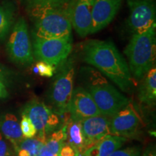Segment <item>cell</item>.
<instances>
[{"instance_id": "9c48e42d", "label": "cell", "mask_w": 156, "mask_h": 156, "mask_svg": "<svg viewBox=\"0 0 156 156\" xmlns=\"http://www.w3.org/2000/svg\"><path fill=\"white\" fill-rule=\"evenodd\" d=\"M142 125L141 117L130 102L115 114L108 116L109 132L112 135L126 138L134 136Z\"/></svg>"}, {"instance_id": "ffe728a7", "label": "cell", "mask_w": 156, "mask_h": 156, "mask_svg": "<svg viewBox=\"0 0 156 156\" xmlns=\"http://www.w3.org/2000/svg\"><path fill=\"white\" fill-rule=\"evenodd\" d=\"M45 142H46V140L40 137L34 138V139H33V138L24 139L20 143L15 151L18 149H23L28 151L30 156H36L40 151L41 148L44 145Z\"/></svg>"}, {"instance_id": "5b68a950", "label": "cell", "mask_w": 156, "mask_h": 156, "mask_svg": "<svg viewBox=\"0 0 156 156\" xmlns=\"http://www.w3.org/2000/svg\"><path fill=\"white\" fill-rule=\"evenodd\" d=\"M57 67V73L48 93V100L51 110L62 116L69 112V105L74 90L75 61L73 58H69Z\"/></svg>"}, {"instance_id": "7c38bea8", "label": "cell", "mask_w": 156, "mask_h": 156, "mask_svg": "<svg viewBox=\"0 0 156 156\" xmlns=\"http://www.w3.org/2000/svg\"><path fill=\"white\" fill-rule=\"evenodd\" d=\"M123 0H95L90 34L98 32L112 23L119 10Z\"/></svg>"}, {"instance_id": "277c9868", "label": "cell", "mask_w": 156, "mask_h": 156, "mask_svg": "<svg viewBox=\"0 0 156 156\" xmlns=\"http://www.w3.org/2000/svg\"><path fill=\"white\" fill-rule=\"evenodd\" d=\"M85 88L93 98L101 114L111 116L128 104L129 101L113 86L99 72L83 69Z\"/></svg>"}, {"instance_id": "e0dca14e", "label": "cell", "mask_w": 156, "mask_h": 156, "mask_svg": "<svg viewBox=\"0 0 156 156\" xmlns=\"http://www.w3.org/2000/svg\"><path fill=\"white\" fill-rule=\"evenodd\" d=\"M140 101L146 105L153 106L156 100V69L152 68L142 79L139 89Z\"/></svg>"}, {"instance_id": "8fae6325", "label": "cell", "mask_w": 156, "mask_h": 156, "mask_svg": "<svg viewBox=\"0 0 156 156\" xmlns=\"http://www.w3.org/2000/svg\"><path fill=\"white\" fill-rule=\"evenodd\" d=\"M69 113L72 119L79 122L90 117L102 115L91 95L82 87L73 90L69 105Z\"/></svg>"}, {"instance_id": "cb8c5ba5", "label": "cell", "mask_w": 156, "mask_h": 156, "mask_svg": "<svg viewBox=\"0 0 156 156\" xmlns=\"http://www.w3.org/2000/svg\"><path fill=\"white\" fill-rule=\"evenodd\" d=\"M11 151H9L7 144L3 140L2 136L0 134V156H9Z\"/></svg>"}, {"instance_id": "7a4b0ae2", "label": "cell", "mask_w": 156, "mask_h": 156, "mask_svg": "<svg viewBox=\"0 0 156 156\" xmlns=\"http://www.w3.org/2000/svg\"><path fill=\"white\" fill-rule=\"evenodd\" d=\"M75 0H56L26 6L34 23V38H51L72 35Z\"/></svg>"}, {"instance_id": "3957f363", "label": "cell", "mask_w": 156, "mask_h": 156, "mask_svg": "<svg viewBox=\"0 0 156 156\" xmlns=\"http://www.w3.org/2000/svg\"><path fill=\"white\" fill-rule=\"evenodd\" d=\"M156 25L132 35L124 49L129 68L135 80H141L155 65Z\"/></svg>"}, {"instance_id": "4316f807", "label": "cell", "mask_w": 156, "mask_h": 156, "mask_svg": "<svg viewBox=\"0 0 156 156\" xmlns=\"http://www.w3.org/2000/svg\"><path fill=\"white\" fill-rule=\"evenodd\" d=\"M25 5L28 6L34 4L44 2H51V1H56V0H24Z\"/></svg>"}, {"instance_id": "603a6c76", "label": "cell", "mask_w": 156, "mask_h": 156, "mask_svg": "<svg viewBox=\"0 0 156 156\" xmlns=\"http://www.w3.org/2000/svg\"><path fill=\"white\" fill-rule=\"evenodd\" d=\"M109 156H140V152L136 147H128L121 151H116Z\"/></svg>"}, {"instance_id": "d6986e66", "label": "cell", "mask_w": 156, "mask_h": 156, "mask_svg": "<svg viewBox=\"0 0 156 156\" xmlns=\"http://www.w3.org/2000/svg\"><path fill=\"white\" fill-rule=\"evenodd\" d=\"M13 11L6 5H0V40L7 36L12 25Z\"/></svg>"}, {"instance_id": "44dd1931", "label": "cell", "mask_w": 156, "mask_h": 156, "mask_svg": "<svg viewBox=\"0 0 156 156\" xmlns=\"http://www.w3.org/2000/svg\"><path fill=\"white\" fill-rule=\"evenodd\" d=\"M20 128L23 136L26 139L33 138L37 133L36 128L30 119L23 115L20 122Z\"/></svg>"}, {"instance_id": "6da1fadb", "label": "cell", "mask_w": 156, "mask_h": 156, "mask_svg": "<svg viewBox=\"0 0 156 156\" xmlns=\"http://www.w3.org/2000/svg\"><path fill=\"white\" fill-rule=\"evenodd\" d=\"M83 57L86 63L98 69L122 91L129 93L133 89L134 78L126 60L114 43L109 41H88L83 46Z\"/></svg>"}, {"instance_id": "83f0119b", "label": "cell", "mask_w": 156, "mask_h": 156, "mask_svg": "<svg viewBox=\"0 0 156 156\" xmlns=\"http://www.w3.org/2000/svg\"><path fill=\"white\" fill-rule=\"evenodd\" d=\"M7 95V90H6L5 85L2 82H0V98H5Z\"/></svg>"}, {"instance_id": "30bf717a", "label": "cell", "mask_w": 156, "mask_h": 156, "mask_svg": "<svg viewBox=\"0 0 156 156\" xmlns=\"http://www.w3.org/2000/svg\"><path fill=\"white\" fill-rule=\"evenodd\" d=\"M129 9L128 26L133 34L156 25V7L154 0H126Z\"/></svg>"}, {"instance_id": "5bb4252c", "label": "cell", "mask_w": 156, "mask_h": 156, "mask_svg": "<svg viewBox=\"0 0 156 156\" xmlns=\"http://www.w3.org/2000/svg\"><path fill=\"white\" fill-rule=\"evenodd\" d=\"M95 0H75L72 25L74 30L80 37L90 34L92 26V12Z\"/></svg>"}, {"instance_id": "ba28073f", "label": "cell", "mask_w": 156, "mask_h": 156, "mask_svg": "<svg viewBox=\"0 0 156 156\" xmlns=\"http://www.w3.org/2000/svg\"><path fill=\"white\" fill-rule=\"evenodd\" d=\"M22 114L28 117L38 132V137L46 140V136L57 131L61 122L59 115L54 113L51 108L38 99L34 98L25 104Z\"/></svg>"}, {"instance_id": "f1b7e54d", "label": "cell", "mask_w": 156, "mask_h": 156, "mask_svg": "<svg viewBox=\"0 0 156 156\" xmlns=\"http://www.w3.org/2000/svg\"><path fill=\"white\" fill-rule=\"evenodd\" d=\"M16 152L17 153V156H30L28 151H25L23 149L17 150Z\"/></svg>"}, {"instance_id": "ac0fdd59", "label": "cell", "mask_w": 156, "mask_h": 156, "mask_svg": "<svg viewBox=\"0 0 156 156\" xmlns=\"http://www.w3.org/2000/svg\"><path fill=\"white\" fill-rule=\"evenodd\" d=\"M126 140V137L108 134L97 144L98 156H109L122 147Z\"/></svg>"}, {"instance_id": "7402d4cb", "label": "cell", "mask_w": 156, "mask_h": 156, "mask_svg": "<svg viewBox=\"0 0 156 156\" xmlns=\"http://www.w3.org/2000/svg\"><path fill=\"white\" fill-rule=\"evenodd\" d=\"M36 71L42 77H53L56 71V67L51 64L44 62H38L36 64Z\"/></svg>"}, {"instance_id": "8992f818", "label": "cell", "mask_w": 156, "mask_h": 156, "mask_svg": "<svg viewBox=\"0 0 156 156\" xmlns=\"http://www.w3.org/2000/svg\"><path fill=\"white\" fill-rule=\"evenodd\" d=\"M73 49V36L60 38H35L33 45L34 56L38 62H44L55 67L66 61Z\"/></svg>"}, {"instance_id": "9a60e30c", "label": "cell", "mask_w": 156, "mask_h": 156, "mask_svg": "<svg viewBox=\"0 0 156 156\" xmlns=\"http://www.w3.org/2000/svg\"><path fill=\"white\" fill-rule=\"evenodd\" d=\"M64 133V142L73 148L75 156H83L85 153V136H84L81 122L68 118L62 126Z\"/></svg>"}, {"instance_id": "2e32d148", "label": "cell", "mask_w": 156, "mask_h": 156, "mask_svg": "<svg viewBox=\"0 0 156 156\" xmlns=\"http://www.w3.org/2000/svg\"><path fill=\"white\" fill-rule=\"evenodd\" d=\"M0 130L7 140L17 149L21 142L25 139L17 119L15 115L6 114L0 116Z\"/></svg>"}, {"instance_id": "d4e9b609", "label": "cell", "mask_w": 156, "mask_h": 156, "mask_svg": "<svg viewBox=\"0 0 156 156\" xmlns=\"http://www.w3.org/2000/svg\"><path fill=\"white\" fill-rule=\"evenodd\" d=\"M58 156H75V152L69 145H64L58 153Z\"/></svg>"}, {"instance_id": "4fadbf2b", "label": "cell", "mask_w": 156, "mask_h": 156, "mask_svg": "<svg viewBox=\"0 0 156 156\" xmlns=\"http://www.w3.org/2000/svg\"><path fill=\"white\" fill-rule=\"evenodd\" d=\"M85 136V151L97 145L104 136L110 134L108 118L104 115L90 117L81 122Z\"/></svg>"}, {"instance_id": "52a82bcc", "label": "cell", "mask_w": 156, "mask_h": 156, "mask_svg": "<svg viewBox=\"0 0 156 156\" xmlns=\"http://www.w3.org/2000/svg\"><path fill=\"white\" fill-rule=\"evenodd\" d=\"M7 51L12 61L20 65L28 66L34 61L28 26L23 17H20L13 26L7 44Z\"/></svg>"}, {"instance_id": "484cf974", "label": "cell", "mask_w": 156, "mask_h": 156, "mask_svg": "<svg viewBox=\"0 0 156 156\" xmlns=\"http://www.w3.org/2000/svg\"><path fill=\"white\" fill-rule=\"evenodd\" d=\"M143 156H156V151L155 146L151 145L148 147L145 153L143 154Z\"/></svg>"}]
</instances>
